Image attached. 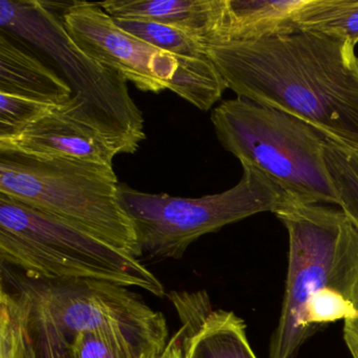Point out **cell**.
Listing matches in <instances>:
<instances>
[{"mask_svg":"<svg viewBox=\"0 0 358 358\" xmlns=\"http://www.w3.org/2000/svg\"><path fill=\"white\" fill-rule=\"evenodd\" d=\"M206 51L238 97L358 148V56L352 43L299 32Z\"/></svg>","mask_w":358,"mask_h":358,"instance_id":"cell-1","label":"cell"},{"mask_svg":"<svg viewBox=\"0 0 358 358\" xmlns=\"http://www.w3.org/2000/svg\"><path fill=\"white\" fill-rule=\"evenodd\" d=\"M7 276L22 330L20 358H72L71 347L83 331L124 335L160 354L169 343L164 315L127 287Z\"/></svg>","mask_w":358,"mask_h":358,"instance_id":"cell-2","label":"cell"},{"mask_svg":"<svg viewBox=\"0 0 358 358\" xmlns=\"http://www.w3.org/2000/svg\"><path fill=\"white\" fill-rule=\"evenodd\" d=\"M0 259L30 280H83L165 289L137 257L53 215L0 194Z\"/></svg>","mask_w":358,"mask_h":358,"instance_id":"cell-3","label":"cell"},{"mask_svg":"<svg viewBox=\"0 0 358 358\" xmlns=\"http://www.w3.org/2000/svg\"><path fill=\"white\" fill-rule=\"evenodd\" d=\"M0 32L33 48L59 71L73 91L64 114L97 129L120 154L137 152L145 140L144 119L127 80L85 55L59 16L39 0H0Z\"/></svg>","mask_w":358,"mask_h":358,"instance_id":"cell-4","label":"cell"},{"mask_svg":"<svg viewBox=\"0 0 358 358\" xmlns=\"http://www.w3.org/2000/svg\"><path fill=\"white\" fill-rule=\"evenodd\" d=\"M274 215L288 234V268L282 311L269 358H295L308 341L303 315L324 289L358 288V225L345 211L282 196Z\"/></svg>","mask_w":358,"mask_h":358,"instance_id":"cell-5","label":"cell"},{"mask_svg":"<svg viewBox=\"0 0 358 358\" xmlns=\"http://www.w3.org/2000/svg\"><path fill=\"white\" fill-rule=\"evenodd\" d=\"M211 122L222 146L282 196L341 206L324 162V136L311 125L241 97L221 102Z\"/></svg>","mask_w":358,"mask_h":358,"instance_id":"cell-6","label":"cell"},{"mask_svg":"<svg viewBox=\"0 0 358 358\" xmlns=\"http://www.w3.org/2000/svg\"><path fill=\"white\" fill-rule=\"evenodd\" d=\"M118 188L113 166L0 152V194L66 220L138 259L137 232Z\"/></svg>","mask_w":358,"mask_h":358,"instance_id":"cell-7","label":"cell"},{"mask_svg":"<svg viewBox=\"0 0 358 358\" xmlns=\"http://www.w3.org/2000/svg\"><path fill=\"white\" fill-rule=\"evenodd\" d=\"M242 167L236 185L202 198L148 194L119 183V202L135 225L142 255L181 259L205 234L257 213H274L282 192L259 171Z\"/></svg>","mask_w":358,"mask_h":358,"instance_id":"cell-8","label":"cell"},{"mask_svg":"<svg viewBox=\"0 0 358 358\" xmlns=\"http://www.w3.org/2000/svg\"><path fill=\"white\" fill-rule=\"evenodd\" d=\"M60 18L75 45L104 68L140 91L169 90L179 66L177 58L123 30L99 3L75 1Z\"/></svg>","mask_w":358,"mask_h":358,"instance_id":"cell-9","label":"cell"},{"mask_svg":"<svg viewBox=\"0 0 358 358\" xmlns=\"http://www.w3.org/2000/svg\"><path fill=\"white\" fill-rule=\"evenodd\" d=\"M62 108L8 137L0 138V152L41 158H62L113 166L120 155L116 146L97 129L75 120Z\"/></svg>","mask_w":358,"mask_h":358,"instance_id":"cell-10","label":"cell"},{"mask_svg":"<svg viewBox=\"0 0 358 358\" xmlns=\"http://www.w3.org/2000/svg\"><path fill=\"white\" fill-rule=\"evenodd\" d=\"M182 326L186 358H257L236 314L213 309L205 291L169 293Z\"/></svg>","mask_w":358,"mask_h":358,"instance_id":"cell-11","label":"cell"},{"mask_svg":"<svg viewBox=\"0 0 358 358\" xmlns=\"http://www.w3.org/2000/svg\"><path fill=\"white\" fill-rule=\"evenodd\" d=\"M100 7L112 17L160 22L210 45L223 26L226 0H108Z\"/></svg>","mask_w":358,"mask_h":358,"instance_id":"cell-12","label":"cell"},{"mask_svg":"<svg viewBox=\"0 0 358 358\" xmlns=\"http://www.w3.org/2000/svg\"><path fill=\"white\" fill-rule=\"evenodd\" d=\"M0 93L20 96L64 110L73 91L54 69L0 32Z\"/></svg>","mask_w":358,"mask_h":358,"instance_id":"cell-13","label":"cell"},{"mask_svg":"<svg viewBox=\"0 0 358 358\" xmlns=\"http://www.w3.org/2000/svg\"><path fill=\"white\" fill-rule=\"evenodd\" d=\"M301 3L303 0H226L223 26L213 45L248 43L296 33L295 14Z\"/></svg>","mask_w":358,"mask_h":358,"instance_id":"cell-14","label":"cell"},{"mask_svg":"<svg viewBox=\"0 0 358 358\" xmlns=\"http://www.w3.org/2000/svg\"><path fill=\"white\" fill-rule=\"evenodd\" d=\"M296 33L358 45V0H303L294 18Z\"/></svg>","mask_w":358,"mask_h":358,"instance_id":"cell-15","label":"cell"},{"mask_svg":"<svg viewBox=\"0 0 358 358\" xmlns=\"http://www.w3.org/2000/svg\"><path fill=\"white\" fill-rule=\"evenodd\" d=\"M177 73L169 91L199 110H211L228 89L221 73L208 55L178 60Z\"/></svg>","mask_w":358,"mask_h":358,"instance_id":"cell-16","label":"cell"},{"mask_svg":"<svg viewBox=\"0 0 358 358\" xmlns=\"http://www.w3.org/2000/svg\"><path fill=\"white\" fill-rule=\"evenodd\" d=\"M324 157L339 208L358 225V148L324 137Z\"/></svg>","mask_w":358,"mask_h":358,"instance_id":"cell-17","label":"cell"},{"mask_svg":"<svg viewBox=\"0 0 358 358\" xmlns=\"http://www.w3.org/2000/svg\"><path fill=\"white\" fill-rule=\"evenodd\" d=\"M114 18V17H113ZM120 28L178 60L206 55V45L192 35L173 27L143 20L114 18Z\"/></svg>","mask_w":358,"mask_h":358,"instance_id":"cell-18","label":"cell"},{"mask_svg":"<svg viewBox=\"0 0 358 358\" xmlns=\"http://www.w3.org/2000/svg\"><path fill=\"white\" fill-rule=\"evenodd\" d=\"M72 358H159L160 353L121 334L83 331L73 343Z\"/></svg>","mask_w":358,"mask_h":358,"instance_id":"cell-19","label":"cell"},{"mask_svg":"<svg viewBox=\"0 0 358 358\" xmlns=\"http://www.w3.org/2000/svg\"><path fill=\"white\" fill-rule=\"evenodd\" d=\"M58 108H62L0 93V138L22 131Z\"/></svg>","mask_w":358,"mask_h":358,"instance_id":"cell-20","label":"cell"},{"mask_svg":"<svg viewBox=\"0 0 358 358\" xmlns=\"http://www.w3.org/2000/svg\"><path fill=\"white\" fill-rule=\"evenodd\" d=\"M22 330L13 294L5 286L0 294V358H20Z\"/></svg>","mask_w":358,"mask_h":358,"instance_id":"cell-21","label":"cell"},{"mask_svg":"<svg viewBox=\"0 0 358 358\" xmlns=\"http://www.w3.org/2000/svg\"><path fill=\"white\" fill-rule=\"evenodd\" d=\"M159 358H186L183 349L181 331H178L169 341L166 348Z\"/></svg>","mask_w":358,"mask_h":358,"instance_id":"cell-22","label":"cell"}]
</instances>
